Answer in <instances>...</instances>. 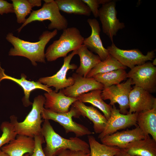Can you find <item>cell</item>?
Listing matches in <instances>:
<instances>
[{"mask_svg": "<svg viewBox=\"0 0 156 156\" xmlns=\"http://www.w3.org/2000/svg\"><path fill=\"white\" fill-rule=\"evenodd\" d=\"M72 105L80 116L87 117L92 122L94 131L96 133L100 134L103 131L107 119L97 109L93 106H87L78 100L74 102Z\"/></svg>", "mask_w": 156, "mask_h": 156, "instance_id": "obj_20", "label": "cell"}, {"mask_svg": "<svg viewBox=\"0 0 156 156\" xmlns=\"http://www.w3.org/2000/svg\"><path fill=\"white\" fill-rule=\"evenodd\" d=\"M87 21L91 28V33L89 36L84 38L83 44L90 51L97 54L101 61H103L108 58L110 54L103 46L101 39L99 23L95 18H88Z\"/></svg>", "mask_w": 156, "mask_h": 156, "instance_id": "obj_16", "label": "cell"}, {"mask_svg": "<svg viewBox=\"0 0 156 156\" xmlns=\"http://www.w3.org/2000/svg\"><path fill=\"white\" fill-rule=\"evenodd\" d=\"M111 115L107 119L106 126L98 135L100 139L104 137L113 134L118 130L125 129L133 126H137V113L124 114L120 113L115 105H111Z\"/></svg>", "mask_w": 156, "mask_h": 156, "instance_id": "obj_12", "label": "cell"}, {"mask_svg": "<svg viewBox=\"0 0 156 156\" xmlns=\"http://www.w3.org/2000/svg\"><path fill=\"white\" fill-rule=\"evenodd\" d=\"M107 49L109 54L121 64L131 69L136 66L141 65L149 61L153 60L155 57L154 50L148 51L146 55H144L138 49H120L114 42L108 46Z\"/></svg>", "mask_w": 156, "mask_h": 156, "instance_id": "obj_7", "label": "cell"}, {"mask_svg": "<svg viewBox=\"0 0 156 156\" xmlns=\"http://www.w3.org/2000/svg\"><path fill=\"white\" fill-rule=\"evenodd\" d=\"M34 147V138L17 135L15 138L3 146L1 150L9 156H23L26 153L32 154Z\"/></svg>", "mask_w": 156, "mask_h": 156, "instance_id": "obj_17", "label": "cell"}, {"mask_svg": "<svg viewBox=\"0 0 156 156\" xmlns=\"http://www.w3.org/2000/svg\"><path fill=\"white\" fill-rule=\"evenodd\" d=\"M45 98L39 95L34 98L32 108L24 120L18 122L14 116L10 117V122L13 124L17 135H21L33 138L41 134V113L44 108Z\"/></svg>", "mask_w": 156, "mask_h": 156, "instance_id": "obj_4", "label": "cell"}, {"mask_svg": "<svg viewBox=\"0 0 156 156\" xmlns=\"http://www.w3.org/2000/svg\"><path fill=\"white\" fill-rule=\"evenodd\" d=\"M76 51L77 54L80 58V63L76 73L86 77L89 72L101 60L98 55L94 54L83 44Z\"/></svg>", "mask_w": 156, "mask_h": 156, "instance_id": "obj_22", "label": "cell"}, {"mask_svg": "<svg viewBox=\"0 0 156 156\" xmlns=\"http://www.w3.org/2000/svg\"><path fill=\"white\" fill-rule=\"evenodd\" d=\"M88 138L90 156H114L120 150L118 148L99 143L93 136L88 135Z\"/></svg>", "mask_w": 156, "mask_h": 156, "instance_id": "obj_28", "label": "cell"}, {"mask_svg": "<svg viewBox=\"0 0 156 156\" xmlns=\"http://www.w3.org/2000/svg\"><path fill=\"white\" fill-rule=\"evenodd\" d=\"M122 149L132 156H156V141L148 135L129 143Z\"/></svg>", "mask_w": 156, "mask_h": 156, "instance_id": "obj_21", "label": "cell"}, {"mask_svg": "<svg viewBox=\"0 0 156 156\" xmlns=\"http://www.w3.org/2000/svg\"><path fill=\"white\" fill-rule=\"evenodd\" d=\"M127 78L131 79L135 86L141 88L150 93L156 89V67L148 61L137 65L127 73Z\"/></svg>", "mask_w": 156, "mask_h": 156, "instance_id": "obj_9", "label": "cell"}, {"mask_svg": "<svg viewBox=\"0 0 156 156\" xmlns=\"http://www.w3.org/2000/svg\"><path fill=\"white\" fill-rule=\"evenodd\" d=\"M137 124L145 137L150 134L156 141V107L138 113Z\"/></svg>", "mask_w": 156, "mask_h": 156, "instance_id": "obj_23", "label": "cell"}, {"mask_svg": "<svg viewBox=\"0 0 156 156\" xmlns=\"http://www.w3.org/2000/svg\"><path fill=\"white\" fill-rule=\"evenodd\" d=\"M41 133L46 143L43 149L46 156H55L60 150L63 149L90 153L87 142L77 137L69 139L62 137L54 131L48 120L43 121Z\"/></svg>", "mask_w": 156, "mask_h": 156, "instance_id": "obj_2", "label": "cell"}, {"mask_svg": "<svg viewBox=\"0 0 156 156\" xmlns=\"http://www.w3.org/2000/svg\"><path fill=\"white\" fill-rule=\"evenodd\" d=\"M74 82L71 86L60 90L66 96L77 98L81 95L96 90H102L103 86L93 78L84 77L76 73L72 76Z\"/></svg>", "mask_w": 156, "mask_h": 156, "instance_id": "obj_15", "label": "cell"}, {"mask_svg": "<svg viewBox=\"0 0 156 156\" xmlns=\"http://www.w3.org/2000/svg\"><path fill=\"white\" fill-rule=\"evenodd\" d=\"M76 50L73 51L68 56L64 57L62 66L55 74L51 76L40 78L38 81L49 88L51 86L55 88V91L57 92L59 90L72 85L74 82L73 78L72 77L67 78L66 75L69 70H75L77 68L76 65L70 64L73 57L77 55Z\"/></svg>", "mask_w": 156, "mask_h": 156, "instance_id": "obj_10", "label": "cell"}, {"mask_svg": "<svg viewBox=\"0 0 156 156\" xmlns=\"http://www.w3.org/2000/svg\"><path fill=\"white\" fill-rule=\"evenodd\" d=\"M33 7H39L41 6L42 1L41 0H28Z\"/></svg>", "mask_w": 156, "mask_h": 156, "instance_id": "obj_35", "label": "cell"}, {"mask_svg": "<svg viewBox=\"0 0 156 156\" xmlns=\"http://www.w3.org/2000/svg\"><path fill=\"white\" fill-rule=\"evenodd\" d=\"M55 156H90V153L63 149L60 150Z\"/></svg>", "mask_w": 156, "mask_h": 156, "instance_id": "obj_32", "label": "cell"}, {"mask_svg": "<svg viewBox=\"0 0 156 156\" xmlns=\"http://www.w3.org/2000/svg\"><path fill=\"white\" fill-rule=\"evenodd\" d=\"M57 34L56 29L52 31L46 30L40 36L39 41L31 42L21 39L14 36L12 33L9 32L7 34L5 38L12 44L13 47L10 49L8 55L26 57L34 66L37 65V62L45 63V48L51 39Z\"/></svg>", "mask_w": 156, "mask_h": 156, "instance_id": "obj_1", "label": "cell"}, {"mask_svg": "<svg viewBox=\"0 0 156 156\" xmlns=\"http://www.w3.org/2000/svg\"><path fill=\"white\" fill-rule=\"evenodd\" d=\"M43 1L46 3H51L54 1V0H44Z\"/></svg>", "mask_w": 156, "mask_h": 156, "instance_id": "obj_38", "label": "cell"}, {"mask_svg": "<svg viewBox=\"0 0 156 156\" xmlns=\"http://www.w3.org/2000/svg\"><path fill=\"white\" fill-rule=\"evenodd\" d=\"M102 90H96L87 93L82 94L77 98L78 100L83 103L91 104L99 109L104 114L105 118L108 119L111 115V105L105 102L101 95Z\"/></svg>", "mask_w": 156, "mask_h": 156, "instance_id": "obj_24", "label": "cell"}, {"mask_svg": "<svg viewBox=\"0 0 156 156\" xmlns=\"http://www.w3.org/2000/svg\"><path fill=\"white\" fill-rule=\"evenodd\" d=\"M127 67L121 64L110 54L105 60L101 61L88 73L86 77L92 78L94 76L119 69L125 70Z\"/></svg>", "mask_w": 156, "mask_h": 156, "instance_id": "obj_27", "label": "cell"}, {"mask_svg": "<svg viewBox=\"0 0 156 156\" xmlns=\"http://www.w3.org/2000/svg\"><path fill=\"white\" fill-rule=\"evenodd\" d=\"M44 95L45 99L44 108L57 113L68 112L70 106L78 100L77 98L66 96L61 90L59 92L53 90Z\"/></svg>", "mask_w": 156, "mask_h": 156, "instance_id": "obj_19", "label": "cell"}, {"mask_svg": "<svg viewBox=\"0 0 156 156\" xmlns=\"http://www.w3.org/2000/svg\"><path fill=\"white\" fill-rule=\"evenodd\" d=\"M92 78L103 85L104 88L120 83L127 78L125 70L119 69L102 74H97Z\"/></svg>", "mask_w": 156, "mask_h": 156, "instance_id": "obj_26", "label": "cell"}, {"mask_svg": "<svg viewBox=\"0 0 156 156\" xmlns=\"http://www.w3.org/2000/svg\"><path fill=\"white\" fill-rule=\"evenodd\" d=\"M84 38L77 28H67L63 30L59 39L53 41L48 47L45 57L48 62L64 57L69 52L77 50L82 45Z\"/></svg>", "mask_w": 156, "mask_h": 156, "instance_id": "obj_3", "label": "cell"}, {"mask_svg": "<svg viewBox=\"0 0 156 156\" xmlns=\"http://www.w3.org/2000/svg\"><path fill=\"white\" fill-rule=\"evenodd\" d=\"M26 77L22 74L21 79H18L6 75L5 70L3 68L0 62V84L1 81L4 79L10 80L16 83L21 86L23 90L25 95L22 99L24 106L27 107L32 105L33 103L30 101L29 97L30 92L33 90L38 89L44 90L47 92H50L52 90L47 86L38 82L30 81L26 79Z\"/></svg>", "mask_w": 156, "mask_h": 156, "instance_id": "obj_18", "label": "cell"}, {"mask_svg": "<svg viewBox=\"0 0 156 156\" xmlns=\"http://www.w3.org/2000/svg\"><path fill=\"white\" fill-rule=\"evenodd\" d=\"M35 147L32 154L24 155L23 156H46L42 147V144L45 142L44 138L41 134L35 136L34 137Z\"/></svg>", "mask_w": 156, "mask_h": 156, "instance_id": "obj_31", "label": "cell"}, {"mask_svg": "<svg viewBox=\"0 0 156 156\" xmlns=\"http://www.w3.org/2000/svg\"><path fill=\"white\" fill-rule=\"evenodd\" d=\"M145 136L137 126L135 128L116 132L101 139L102 144L108 146L124 149L129 143L144 138Z\"/></svg>", "mask_w": 156, "mask_h": 156, "instance_id": "obj_13", "label": "cell"}, {"mask_svg": "<svg viewBox=\"0 0 156 156\" xmlns=\"http://www.w3.org/2000/svg\"><path fill=\"white\" fill-rule=\"evenodd\" d=\"M89 7L95 18L99 17V0H82Z\"/></svg>", "mask_w": 156, "mask_h": 156, "instance_id": "obj_33", "label": "cell"}, {"mask_svg": "<svg viewBox=\"0 0 156 156\" xmlns=\"http://www.w3.org/2000/svg\"><path fill=\"white\" fill-rule=\"evenodd\" d=\"M114 156H132L128 154L126 152L122 149H120V150Z\"/></svg>", "mask_w": 156, "mask_h": 156, "instance_id": "obj_36", "label": "cell"}, {"mask_svg": "<svg viewBox=\"0 0 156 156\" xmlns=\"http://www.w3.org/2000/svg\"><path fill=\"white\" fill-rule=\"evenodd\" d=\"M14 13L12 3L7 1L0 0V14Z\"/></svg>", "mask_w": 156, "mask_h": 156, "instance_id": "obj_34", "label": "cell"}, {"mask_svg": "<svg viewBox=\"0 0 156 156\" xmlns=\"http://www.w3.org/2000/svg\"><path fill=\"white\" fill-rule=\"evenodd\" d=\"M17 22L24 23L26 21V16L31 13L33 7L28 0H12Z\"/></svg>", "mask_w": 156, "mask_h": 156, "instance_id": "obj_29", "label": "cell"}, {"mask_svg": "<svg viewBox=\"0 0 156 156\" xmlns=\"http://www.w3.org/2000/svg\"><path fill=\"white\" fill-rule=\"evenodd\" d=\"M0 156H9L7 154L2 151L1 150L0 151Z\"/></svg>", "mask_w": 156, "mask_h": 156, "instance_id": "obj_37", "label": "cell"}, {"mask_svg": "<svg viewBox=\"0 0 156 156\" xmlns=\"http://www.w3.org/2000/svg\"><path fill=\"white\" fill-rule=\"evenodd\" d=\"M2 133L0 137V151L1 148L15 138L17 134L13 124L10 121L2 122L0 126Z\"/></svg>", "mask_w": 156, "mask_h": 156, "instance_id": "obj_30", "label": "cell"}, {"mask_svg": "<svg viewBox=\"0 0 156 156\" xmlns=\"http://www.w3.org/2000/svg\"><path fill=\"white\" fill-rule=\"evenodd\" d=\"M60 10L68 14L89 16L91 11L82 0H55Z\"/></svg>", "mask_w": 156, "mask_h": 156, "instance_id": "obj_25", "label": "cell"}, {"mask_svg": "<svg viewBox=\"0 0 156 156\" xmlns=\"http://www.w3.org/2000/svg\"><path fill=\"white\" fill-rule=\"evenodd\" d=\"M133 84L131 79L129 78L124 83L104 88L101 93L102 99L103 100H109V105L112 106L118 103L120 113L127 114L129 109V94Z\"/></svg>", "mask_w": 156, "mask_h": 156, "instance_id": "obj_8", "label": "cell"}, {"mask_svg": "<svg viewBox=\"0 0 156 156\" xmlns=\"http://www.w3.org/2000/svg\"><path fill=\"white\" fill-rule=\"evenodd\" d=\"M128 114L139 113L156 107V99L143 88L134 86L129 96Z\"/></svg>", "mask_w": 156, "mask_h": 156, "instance_id": "obj_14", "label": "cell"}, {"mask_svg": "<svg viewBox=\"0 0 156 156\" xmlns=\"http://www.w3.org/2000/svg\"><path fill=\"white\" fill-rule=\"evenodd\" d=\"M60 11L55 1L50 3H44L40 9L32 11L26 21L17 29L18 32H20L24 27L33 21L46 20H49L51 22L48 26L49 29L63 30L67 28L68 22Z\"/></svg>", "mask_w": 156, "mask_h": 156, "instance_id": "obj_5", "label": "cell"}, {"mask_svg": "<svg viewBox=\"0 0 156 156\" xmlns=\"http://www.w3.org/2000/svg\"><path fill=\"white\" fill-rule=\"evenodd\" d=\"M116 3L111 0L102 5L99 9V17L102 25L103 32L113 42V37L116 36L118 31L125 27L124 23L121 22L117 18Z\"/></svg>", "mask_w": 156, "mask_h": 156, "instance_id": "obj_11", "label": "cell"}, {"mask_svg": "<svg viewBox=\"0 0 156 156\" xmlns=\"http://www.w3.org/2000/svg\"><path fill=\"white\" fill-rule=\"evenodd\" d=\"M80 116L72 105L70 110L66 113H57L44 108L41 113L42 118L44 120H51L59 123L64 128L66 133H73L78 137L94 133L86 127L73 120V117L79 118Z\"/></svg>", "mask_w": 156, "mask_h": 156, "instance_id": "obj_6", "label": "cell"}, {"mask_svg": "<svg viewBox=\"0 0 156 156\" xmlns=\"http://www.w3.org/2000/svg\"><path fill=\"white\" fill-rule=\"evenodd\" d=\"M152 64L153 65H154V66H156V58H155L154 60H153V62H152Z\"/></svg>", "mask_w": 156, "mask_h": 156, "instance_id": "obj_39", "label": "cell"}]
</instances>
